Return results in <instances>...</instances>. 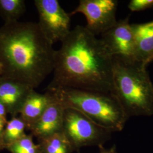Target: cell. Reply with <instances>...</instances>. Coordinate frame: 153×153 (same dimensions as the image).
<instances>
[{
  "label": "cell",
  "mask_w": 153,
  "mask_h": 153,
  "mask_svg": "<svg viewBox=\"0 0 153 153\" xmlns=\"http://www.w3.org/2000/svg\"><path fill=\"white\" fill-rule=\"evenodd\" d=\"M99 153H118L117 152L116 147L115 145L108 149L104 148L103 145L99 146Z\"/></svg>",
  "instance_id": "d6986e66"
},
{
  "label": "cell",
  "mask_w": 153,
  "mask_h": 153,
  "mask_svg": "<svg viewBox=\"0 0 153 153\" xmlns=\"http://www.w3.org/2000/svg\"><path fill=\"white\" fill-rule=\"evenodd\" d=\"M7 112L5 107L0 103V119L7 122Z\"/></svg>",
  "instance_id": "ffe728a7"
},
{
  "label": "cell",
  "mask_w": 153,
  "mask_h": 153,
  "mask_svg": "<svg viewBox=\"0 0 153 153\" xmlns=\"http://www.w3.org/2000/svg\"><path fill=\"white\" fill-rule=\"evenodd\" d=\"M47 91L65 108L76 110L112 133L122 131L129 119L118 100L111 93L69 88Z\"/></svg>",
  "instance_id": "277c9868"
},
{
  "label": "cell",
  "mask_w": 153,
  "mask_h": 153,
  "mask_svg": "<svg viewBox=\"0 0 153 153\" xmlns=\"http://www.w3.org/2000/svg\"><path fill=\"white\" fill-rule=\"evenodd\" d=\"M51 94L52 99L49 104L38 120L29 129L31 134L39 140L62 131L65 108Z\"/></svg>",
  "instance_id": "9c48e42d"
},
{
  "label": "cell",
  "mask_w": 153,
  "mask_h": 153,
  "mask_svg": "<svg viewBox=\"0 0 153 153\" xmlns=\"http://www.w3.org/2000/svg\"><path fill=\"white\" fill-rule=\"evenodd\" d=\"M26 11L23 0H0V13L5 23L17 22Z\"/></svg>",
  "instance_id": "5bb4252c"
},
{
  "label": "cell",
  "mask_w": 153,
  "mask_h": 153,
  "mask_svg": "<svg viewBox=\"0 0 153 153\" xmlns=\"http://www.w3.org/2000/svg\"></svg>",
  "instance_id": "cb8c5ba5"
},
{
  "label": "cell",
  "mask_w": 153,
  "mask_h": 153,
  "mask_svg": "<svg viewBox=\"0 0 153 153\" xmlns=\"http://www.w3.org/2000/svg\"><path fill=\"white\" fill-rule=\"evenodd\" d=\"M41 153H71L74 148L63 131L39 140Z\"/></svg>",
  "instance_id": "4fadbf2b"
},
{
  "label": "cell",
  "mask_w": 153,
  "mask_h": 153,
  "mask_svg": "<svg viewBox=\"0 0 153 153\" xmlns=\"http://www.w3.org/2000/svg\"><path fill=\"white\" fill-rule=\"evenodd\" d=\"M131 26L135 42L134 59L148 65L153 59V20Z\"/></svg>",
  "instance_id": "8fae6325"
},
{
  "label": "cell",
  "mask_w": 153,
  "mask_h": 153,
  "mask_svg": "<svg viewBox=\"0 0 153 153\" xmlns=\"http://www.w3.org/2000/svg\"><path fill=\"white\" fill-rule=\"evenodd\" d=\"M39 27L52 44L61 42L71 32V17L57 0H35Z\"/></svg>",
  "instance_id": "8992f818"
},
{
  "label": "cell",
  "mask_w": 153,
  "mask_h": 153,
  "mask_svg": "<svg viewBox=\"0 0 153 153\" xmlns=\"http://www.w3.org/2000/svg\"><path fill=\"white\" fill-rule=\"evenodd\" d=\"M61 43L47 90L69 88L111 93L113 57L100 39L77 26Z\"/></svg>",
  "instance_id": "6da1fadb"
},
{
  "label": "cell",
  "mask_w": 153,
  "mask_h": 153,
  "mask_svg": "<svg viewBox=\"0 0 153 153\" xmlns=\"http://www.w3.org/2000/svg\"></svg>",
  "instance_id": "44dd1931"
},
{
  "label": "cell",
  "mask_w": 153,
  "mask_h": 153,
  "mask_svg": "<svg viewBox=\"0 0 153 153\" xmlns=\"http://www.w3.org/2000/svg\"></svg>",
  "instance_id": "7402d4cb"
},
{
  "label": "cell",
  "mask_w": 153,
  "mask_h": 153,
  "mask_svg": "<svg viewBox=\"0 0 153 153\" xmlns=\"http://www.w3.org/2000/svg\"><path fill=\"white\" fill-rule=\"evenodd\" d=\"M146 65L134 58L113 57V95L127 117L153 115V84Z\"/></svg>",
  "instance_id": "3957f363"
},
{
  "label": "cell",
  "mask_w": 153,
  "mask_h": 153,
  "mask_svg": "<svg viewBox=\"0 0 153 153\" xmlns=\"http://www.w3.org/2000/svg\"><path fill=\"white\" fill-rule=\"evenodd\" d=\"M26 128H27L26 125L20 117H12L10 120L7 121L3 136L5 149L23 137L26 134L25 133Z\"/></svg>",
  "instance_id": "9a60e30c"
},
{
  "label": "cell",
  "mask_w": 153,
  "mask_h": 153,
  "mask_svg": "<svg viewBox=\"0 0 153 153\" xmlns=\"http://www.w3.org/2000/svg\"><path fill=\"white\" fill-rule=\"evenodd\" d=\"M128 8L131 11H141L148 9H153V0H131Z\"/></svg>",
  "instance_id": "e0dca14e"
},
{
  "label": "cell",
  "mask_w": 153,
  "mask_h": 153,
  "mask_svg": "<svg viewBox=\"0 0 153 153\" xmlns=\"http://www.w3.org/2000/svg\"><path fill=\"white\" fill-rule=\"evenodd\" d=\"M53 45L36 23H5L0 27V76L35 90L53 72Z\"/></svg>",
  "instance_id": "7a4b0ae2"
},
{
  "label": "cell",
  "mask_w": 153,
  "mask_h": 153,
  "mask_svg": "<svg viewBox=\"0 0 153 153\" xmlns=\"http://www.w3.org/2000/svg\"><path fill=\"white\" fill-rule=\"evenodd\" d=\"M6 123L7 122L5 121L0 119V150L5 148V145L3 139V136Z\"/></svg>",
  "instance_id": "ac0fdd59"
},
{
  "label": "cell",
  "mask_w": 153,
  "mask_h": 153,
  "mask_svg": "<svg viewBox=\"0 0 153 153\" xmlns=\"http://www.w3.org/2000/svg\"><path fill=\"white\" fill-rule=\"evenodd\" d=\"M116 0H81L76 9L69 16L81 13L86 17L85 26L94 35H102L117 22Z\"/></svg>",
  "instance_id": "52a82bcc"
},
{
  "label": "cell",
  "mask_w": 153,
  "mask_h": 153,
  "mask_svg": "<svg viewBox=\"0 0 153 153\" xmlns=\"http://www.w3.org/2000/svg\"><path fill=\"white\" fill-rule=\"evenodd\" d=\"M0 77H1V76H0Z\"/></svg>",
  "instance_id": "603a6c76"
},
{
  "label": "cell",
  "mask_w": 153,
  "mask_h": 153,
  "mask_svg": "<svg viewBox=\"0 0 153 153\" xmlns=\"http://www.w3.org/2000/svg\"><path fill=\"white\" fill-rule=\"evenodd\" d=\"M62 131L74 150L85 146L103 145L112 133L81 113L70 108L65 109Z\"/></svg>",
  "instance_id": "5b68a950"
},
{
  "label": "cell",
  "mask_w": 153,
  "mask_h": 153,
  "mask_svg": "<svg viewBox=\"0 0 153 153\" xmlns=\"http://www.w3.org/2000/svg\"><path fill=\"white\" fill-rule=\"evenodd\" d=\"M6 149L11 153H41L40 145L33 142L32 134H25Z\"/></svg>",
  "instance_id": "2e32d148"
},
{
  "label": "cell",
  "mask_w": 153,
  "mask_h": 153,
  "mask_svg": "<svg viewBox=\"0 0 153 153\" xmlns=\"http://www.w3.org/2000/svg\"><path fill=\"white\" fill-rule=\"evenodd\" d=\"M52 99L49 91L40 94L33 90L26 99L19 112L20 117L25 123L28 129L38 120Z\"/></svg>",
  "instance_id": "7c38bea8"
},
{
  "label": "cell",
  "mask_w": 153,
  "mask_h": 153,
  "mask_svg": "<svg viewBox=\"0 0 153 153\" xmlns=\"http://www.w3.org/2000/svg\"><path fill=\"white\" fill-rule=\"evenodd\" d=\"M100 39L112 57L134 58L135 42L129 17L117 21Z\"/></svg>",
  "instance_id": "ba28073f"
},
{
  "label": "cell",
  "mask_w": 153,
  "mask_h": 153,
  "mask_svg": "<svg viewBox=\"0 0 153 153\" xmlns=\"http://www.w3.org/2000/svg\"><path fill=\"white\" fill-rule=\"evenodd\" d=\"M33 90L21 82L0 77V103L5 107L7 113L16 117Z\"/></svg>",
  "instance_id": "30bf717a"
}]
</instances>
